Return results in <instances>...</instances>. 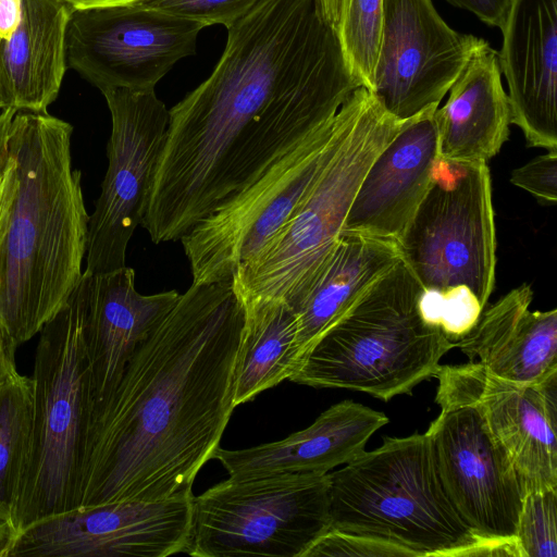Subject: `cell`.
I'll use <instances>...</instances> for the list:
<instances>
[{
  "instance_id": "1",
  "label": "cell",
  "mask_w": 557,
  "mask_h": 557,
  "mask_svg": "<svg viewBox=\"0 0 557 557\" xmlns=\"http://www.w3.org/2000/svg\"><path fill=\"white\" fill-rule=\"evenodd\" d=\"M211 74L169 110L141 226L181 240L331 122L361 84L315 0H260Z\"/></svg>"
},
{
  "instance_id": "2",
  "label": "cell",
  "mask_w": 557,
  "mask_h": 557,
  "mask_svg": "<svg viewBox=\"0 0 557 557\" xmlns=\"http://www.w3.org/2000/svg\"><path fill=\"white\" fill-rule=\"evenodd\" d=\"M244 320L233 276L181 294L115 388L89 403L73 508L191 493L235 408Z\"/></svg>"
},
{
  "instance_id": "3",
  "label": "cell",
  "mask_w": 557,
  "mask_h": 557,
  "mask_svg": "<svg viewBox=\"0 0 557 557\" xmlns=\"http://www.w3.org/2000/svg\"><path fill=\"white\" fill-rule=\"evenodd\" d=\"M72 131L47 111H16L11 122L16 188L0 258V321L17 345L57 314L83 274L89 215Z\"/></svg>"
},
{
  "instance_id": "4",
  "label": "cell",
  "mask_w": 557,
  "mask_h": 557,
  "mask_svg": "<svg viewBox=\"0 0 557 557\" xmlns=\"http://www.w3.org/2000/svg\"><path fill=\"white\" fill-rule=\"evenodd\" d=\"M329 478L333 530L395 545L411 557L496 556L506 542L482 540L463 522L425 433L386 436Z\"/></svg>"
},
{
  "instance_id": "5",
  "label": "cell",
  "mask_w": 557,
  "mask_h": 557,
  "mask_svg": "<svg viewBox=\"0 0 557 557\" xmlns=\"http://www.w3.org/2000/svg\"><path fill=\"white\" fill-rule=\"evenodd\" d=\"M422 286L401 261L384 273L300 357L288 380L388 401L433 377L455 348L420 311Z\"/></svg>"
},
{
  "instance_id": "6",
  "label": "cell",
  "mask_w": 557,
  "mask_h": 557,
  "mask_svg": "<svg viewBox=\"0 0 557 557\" xmlns=\"http://www.w3.org/2000/svg\"><path fill=\"white\" fill-rule=\"evenodd\" d=\"M406 121L388 114L369 91L350 131L288 222L237 267L235 288L294 307L329 260L369 165Z\"/></svg>"
},
{
  "instance_id": "7",
  "label": "cell",
  "mask_w": 557,
  "mask_h": 557,
  "mask_svg": "<svg viewBox=\"0 0 557 557\" xmlns=\"http://www.w3.org/2000/svg\"><path fill=\"white\" fill-rule=\"evenodd\" d=\"M30 379L32 450L17 515L18 532L74 506L79 445L91 400L77 285L40 330Z\"/></svg>"
},
{
  "instance_id": "8",
  "label": "cell",
  "mask_w": 557,
  "mask_h": 557,
  "mask_svg": "<svg viewBox=\"0 0 557 557\" xmlns=\"http://www.w3.org/2000/svg\"><path fill=\"white\" fill-rule=\"evenodd\" d=\"M396 243L424 292L469 289L486 308L496 267L487 163L438 157L430 187Z\"/></svg>"
},
{
  "instance_id": "9",
  "label": "cell",
  "mask_w": 557,
  "mask_h": 557,
  "mask_svg": "<svg viewBox=\"0 0 557 557\" xmlns=\"http://www.w3.org/2000/svg\"><path fill=\"white\" fill-rule=\"evenodd\" d=\"M329 473L228 478L194 497V557H304L331 529Z\"/></svg>"
},
{
  "instance_id": "10",
  "label": "cell",
  "mask_w": 557,
  "mask_h": 557,
  "mask_svg": "<svg viewBox=\"0 0 557 557\" xmlns=\"http://www.w3.org/2000/svg\"><path fill=\"white\" fill-rule=\"evenodd\" d=\"M434 377L441 412L425 434L450 502L482 540H516L525 491L509 456L448 366Z\"/></svg>"
},
{
  "instance_id": "11",
  "label": "cell",
  "mask_w": 557,
  "mask_h": 557,
  "mask_svg": "<svg viewBox=\"0 0 557 557\" xmlns=\"http://www.w3.org/2000/svg\"><path fill=\"white\" fill-rule=\"evenodd\" d=\"M111 114L108 169L88 220L86 270L126 265L128 243L141 225L169 124V109L154 90L102 92Z\"/></svg>"
},
{
  "instance_id": "12",
  "label": "cell",
  "mask_w": 557,
  "mask_h": 557,
  "mask_svg": "<svg viewBox=\"0 0 557 557\" xmlns=\"http://www.w3.org/2000/svg\"><path fill=\"white\" fill-rule=\"evenodd\" d=\"M200 23L141 4L75 10L66 63L101 92L154 90L182 59L196 53Z\"/></svg>"
},
{
  "instance_id": "13",
  "label": "cell",
  "mask_w": 557,
  "mask_h": 557,
  "mask_svg": "<svg viewBox=\"0 0 557 557\" xmlns=\"http://www.w3.org/2000/svg\"><path fill=\"white\" fill-rule=\"evenodd\" d=\"M194 494L76 507L23 528L8 557H166L187 552Z\"/></svg>"
},
{
  "instance_id": "14",
  "label": "cell",
  "mask_w": 557,
  "mask_h": 557,
  "mask_svg": "<svg viewBox=\"0 0 557 557\" xmlns=\"http://www.w3.org/2000/svg\"><path fill=\"white\" fill-rule=\"evenodd\" d=\"M486 41L456 32L432 0H384L376 63L368 89L397 120L438 106Z\"/></svg>"
},
{
  "instance_id": "15",
  "label": "cell",
  "mask_w": 557,
  "mask_h": 557,
  "mask_svg": "<svg viewBox=\"0 0 557 557\" xmlns=\"http://www.w3.org/2000/svg\"><path fill=\"white\" fill-rule=\"evenodd\" d=\"M479 405L527 493L557 487V371L522 385L490 374L479 362L449 366Z\"/></svg>"
},
{
  "instance_id": "16",
  "label": "cell",
  "mask_w": 557,
  "mask_h": 557,
  "mask_svg": "<svg viewBox=\"0 0 557 557\" xmlns=\"http://www.w3.org/2000/svg\"><path fill=\"white\" fill-rule=\"evenodd\" d=\"M500 30L511 124L528 146L557 150V0H509Z\"/></svg>"
},
{
  "instance_id": "17",
  "label": "cell",
  "mask_w": 557,
  "mask_h": 557,
  "mask_svg": "<svg viewBox=\"0 0 557 557\" xmlns=\"http://www.w3.org/2000/svg\"><path fill=\"white\" fill-rule=\"evenodd\" d=\"M77 288L90 368V401H96L115 388L133 354L181 294L174 289L140 294L135 271L126 265L104 273L83 272Z\"/></svg>"
},
{
  "instance_id": "18",
  "label": "cell",
  "mask_w": 557,
  "mask_h": 557,
  "mask_svg": "<svg viewBox=\"0 0 557 557\" xmlns=\"http://www.w3.org/2000/svg\"><path fill=\"white\" fill-rule=\"evenodd\" d=\"M432 106L407 120L369 165L342 232L397 242L426 194L438 158Z\"/></svg>"
},
{
  "instance_id": "19",
  "label": "cell",
  "mask_w": 557,
  "mask_h": 557,
  "mask_svg": "<svg viewBox=\"0 0 557 557\" xmlns=\"http://www.w3.org/2000/svg\"><path fill=\"white\" fill-rule=\"evenodd\" d=\"M387 416L350 399L323 411L308 428L277 442L213 453L231 478L329 473L360 456Z\"/></svg>"
},
{
  "instance_id": "20",
  "label": "cell",
  "mask_w": 557,
  "mask_h": 557,
  "mask_svg": "<svg viewBox=\"0 0 557 557\" xmlns=\"http://www.w3.org/2000/svg\"><path fill=\"white\" fill-rule=\"evenodd\" d=\"M529 284L486 307L475 326L455 347L492 375L535 384L557 371V310L531 311Z\"/></svg>"
},
{
  "instance_id": "21",
  "label": "cell",
  "mask_w": 557,
  "mask_h": 557,
  "mask_svg": "<svg viewBox=\"0 0 557 557\" xmlns=\"http://www.w3.org/2000/svg\"><path fill=\"white\" fill-rule=\"evenodd\" d=\"M73 11L64 0H22L21 22L0 44V110L46 112L55 100Z\"/></svg>"
},
{
  "instance_id": "22",
  "label": "cell",
  "mask_w": 557,
  "mask_h": 557,
  "mask_svg": "<svg viewBox=\"0 0 557 557\" xmlns=\"http://www.w3.org/2000/svg\"><path fill=\"white\" fill-rule=\"evenodd\" d=\"M448 91L446 103L434 112L438 157L487 162L507 140L511 124L498 52L486 41Z\"/></svg>"
},
{
  "instance_id": "23",
  "label": "cell",
  "mask_w": 557,
  "mask_h": 557,
  "mask_svg": "<svg viewBox=\"0 0 557 557\" xmlns=\"http://www.w3.org/2000/svg\"><path fill=\"white\" fill-rule=\"evenodd\" d=\"M399 260L396 242L342 232L324 268L292 307L297 318L299 359L318 336Z\"/></svg>"
},
{
  "instance_id": "24",
  "label": "cell",
  "mask_w": 557,
  "mask_h": 557,
  "mask_svg": "<svg viewBox=\"0 0 557 557\" xmlns=\"http://www.w3.org/2000/svg\"><path fill=\"white\" fill-rule=\"evenodd\" d=\"M235 290L245 312L234 371L236 407L288 380L299 351L296 313L286 301Z\"/></svg>"
},
{
  "instance_id": "25",
  "label": "cell",
  "mask_w": 557,
  "mask_h": 557,
  "mask_svg": "<svg viewBox=\"0 0 557 557\" xmlns=\"http://www.w3.org/2000/svg\"><path fill=\"white\" fill-rule=\"evenodd\" d=\"M32 434L33 382L17 373L0 386V513L16 529Z\"/></svg>"
},
{
  "instance_id": "26",
  "label": "cell",
  "mask_w": 557,
  "mask_h": 557,
  "mask_svg": "<svg viewBox=\"0 0 557 557\" xmlns=\"http://www.w3.org/2000/svg\"><path fill=\"white\" fill-rule=\"evenodd\" d=\"M384 0H338L337 38L355 78L370 88L379 53Z\"/></svg>"
},
{
  "instance_id": "27",
  "label": "cell",
  "mask_w": 557,
  "mask_h": 557,
  "mask_svg": "<svg viewBox=\"0 0 557 557\" xmlns=\"http://www.w3.org/2000/svg\"><path fill=\"white\" fill-rule=\"evenodd\" d=\"M516 541L521 557H557V487L524 495Z\"/></svg>"
},
{
  "instance_id": "28",
  "label": "cell",
  "mask_w": 557,
  "mask_h": 557,
  "mask_svg": "<svg viewBox=\"0 0 557 557\" xmlns=\"http://www.w3.org/2000/svg\"><path fill=\"white\" fill-rule=\"evenodd\" d=\"M260 0H145L144 7L200 23L225 28L246 15Z\"/></svg>"
},
{
  "instance_id": "29",
  "label": "cell",
  "mask_w": 557,
  "mask_h": 557,
  "mask_svg": "<svg viewBox=\"0 0 557 557\" xmlns=\"http://www.w3.org/2000/svg\"><path fill=\"white\" fill-rule=\"evenodd\" d=\"M318 556L411 557L408 552L395 545L333 529L322 535L304 557Z\"/></svg>"
},
{
  "instance_id": "30",
  "label": "cell",
  "mask_w": 557,
  "mask_h": 557,
  "mask_svg": "<svg viewBox=\"0 0 557 557\" xmlns=\"http://www.w3.org/2000/svg\"><path fill=\"white\" fill-rule=\"evenodd\" d=\"M510 182L534 196L539 201H557V150L539 156L515 169Z\"/></svg>"
},
{
  "instance_id": "31",
  "label": "cell",
  "mask_w": 557,
  "mask_h": 557,
  "mask_svg": "<svg viewBox=\"0 0 557 557\" xmlns=\"http://www.w3.org/2000/svg\"><path fill=\"white\" fill-rule=\"evenodd\" d=\"M454 7L473 13L483 23L503 27L509 0H446Z\"/></svg>"
},
{
  "instance_id": "32",
  "label": "cell",
  "mask_w": 557,
  "mask_h": 557,
  "mask_svg": "<svg viewBox=\"0 0 557 557\" xmlns=\"http://www.w3.org/2000/svg\"><path fill=\"white\" fill-rule=\"evenodd\" d=\"M15 161H13V164L0 180V258L8 231L9 218L15 195Z\"/></svg>"
},
{
  "instance_id": "33",
  "label": "cell",
  "mask_w": 557,
  "mask_h": 557,
  "mask_svg": "<svg viewBox=\"0 0 557 557\" xmlns=\"http://www.w3.org/2000/svg\"><path fill=\"white\" fill-rule=\"evenodd\" d=\"M17 343L0 321V386L17 374L15 351Z\"/></svg>"
},
{
  "instance_id": "34",
  "label": "cell",
  "mask_w": 557,
  "mask_h": 557,
  "mask_svg": "<svg viewBox=\"0 0 557 557\" xmlns=\"http://www.w3.org/2000/svg\"><path fill=\"white\" fill-rule=\"evenodd\" d=\"M22 16V0H0V38L5 40L17 28Z\"/></svg>"
},
{
  "instance_id": "35",
  "label": "cell",
  "mask_w": 557,
  "mask_h": 557,
  "mask_svg": "<svg viewBox=\"0 0 557 557\" xmlns=\"http://www.w3.org/2000/svg\"><path fill=\"white\" fill-rule=\"evenodd\" d=\"M18 534L14 524L0 513V557H8Z\"/></svg>"
},
{
  "instance_id": "36",
  "label": "cell",
  "mask_w": 557,
  "mask_h": 557,
  "mask_svg": "<svg viewBox=\"0 0 557 557\" xmlns=\"http://www.w3.org/2000/svg\"><path fill=\"white\" fill-rule=\"evenodd\" d=\"M74 11L91 8L137 4L145 0H64Z\"/></svg>"
},
{
  "instance_id": "37",
  "label": "cell",
  "mask_w": 557,
  "mask_h": 557,
  "mask_svg": "<svg viewBox=\"0 0 557 557\" xmlns=\"http://www.w3.org/2000/svg\"><path fill=\"white\" fill-rule=\"evenodd\" d=\"M323 17L336 28L338 16V0H315ZM336 30V29H335Z\"/></svg>"
},
{
  "instance_id": "38",
  "label": "cell",
  "mask_w": 557,
  "mask_h": 557,
  "mask_svg": "<svg viewBox=\"0 0 557 557\" xmlns=\"http://www.w3.org/2000/svg\"><path fill=\"white\" fill-rule=\"evenodd\" d=\"M0 44H1V38H0Z\"/></svg>"
}]
</instances>
